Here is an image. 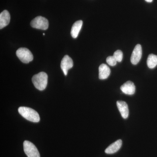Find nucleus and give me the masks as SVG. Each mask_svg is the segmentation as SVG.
<instances>
[{
	"label": "nucleus",
	"instance_id": "nucleus-13",
	"mask_svg": "<svg viewBox=\"0 0 157 157\" xmlns=\"http://www.w3.org/2000/svg\"><path fill=\"white\" fill-rule=\"evenodd\" d=\"M82 25V20L77 21L74 23L71 29V35L73 38L76 39L78 37L79 32Z\"/></svg>",
	"mask_w": 157,
	"mask_h": 157
},
{
	"label": "nucleus",
	"instance_id": "nucleus-15",
	"mask_svg": "<svg viewBox=\"0 0 157 157\" xmlns=\"http://www.w3.org/2000/svg\"><path fill=\"white\" fill-rule=\"evenodd\" d=\"M113 56L116 60L117 62H121L122 60L123 54V52L121 51L118 50L114 52Z\"/></svg>",
	"mask_w": 157,
	"mask_h": 157
},
{
	"label": "nucleus",
	"instance_id": "nucleus-6",
	"mask_svg": "<svg viewBox=\"0 0 157 157\" xmlns=\"http://www.w3.org/2000/svg\"><path fill=\"white\" fill-rule=\"evenodd\" d=\"M73 60L69 56L66 55L62 59L61 63V68L65 76L68 74V70L73 67Z\"/></svg>",
	"mask_w": 157,
	"mask_h": 157
},
{
	"label": "nucleus",
	"instance_id": "nucleus-7",
	"mask_svg": "<svg viewBox=\"0 0 157 157\" xmlns=\"http://www.w3.org/2000/svg\"><path fill=\"white\" fill-rule=\"evenodd\" d=\"M142 48L140 44L136 45L132 52L131 58V63L133 65H137L141 59L142 56Z\"/></svg>",
	"mask_w": 157,
	"mask_h": 157
},
{
	"label": "nucleus",
	"instance_id": "nucleus-8",
	"mask_svg": "<svg viewBox=\"0 0 157 157\" xmlns=\"http://www.w3.org/2000/svg\"><path fill=\"white\" fill-rule=\"evenodd\" d=\"M121 89L124 94L129 95H133L135 92V84L131 81H128L125 82L121 86Z\"/></svg>",
	"mask_w": 157,
	"mask_h": 157
},
{
	"label": "nucleus",
	"instance_id": "nucleus-18",
	"mask_svg": "<svg viewBox=\"0 0 157 157\" xmlns=\"http://www.w3.org/2000/svg\"><path fill=\"white\" fill-rule=\"evenodd\" d=\"M43 36H45V34H44V33H43Z\"/></svg>",
	"mask_w": 157,
	"mask_h": 157
},
{
	"label": "nucleus",
	"instance_id": "nucleus-10",
	"mask_svg": "<svg viewBox=\"0 0 157 157\" xmlns=\"http://www.w3.org/2000/svg\"><path fill=\"white\" fill-rule=\"evenodd\" d=\"M122 144L121 140L119 139L113 142L109 145L105 151V152L107 154H112L115 153L121 148Z\"/></svg>",
	"mask_w": 157,
	"mask_h": 157
},
{
	"label": "nucleus",
	"instance_id": "nucleus-5",
	"mask_svg": "<svg viewBox=\"0 0 157 157\" xmlns=\"http://www.w3.org/2000/svg\"><path fill=\"white\" fill-rule=\"evenodd\" d=\"M48 24V20L42 16H38L35 17L31 22V25L32 27L39 29H47Z\"/></svg>",
	"mask_w": 157,
	"mask_h": 157
},
{
	"label": "nucleus",
	"instance_id": "nucleus-3",
	"mask_svg": "<svg viewBox=\"0 0 157 157\" xmlns=\"http://www.w3.org/2000/svg\"><path fill=\"white\" fill-rule=\"evenodd\" d=\"M16 55L22 63H29L33 59V56L30 51L25 48H18L16 51Z\"/></svg>",
	"mask_w": 157,
	"mask_h": 157
},
{
	"label": "nucleus",
	"instance_id": "nucleus-17",
	"mask_svg": "<svg viewBox=\"0 0 157 157\" xmlns=\"http://www.w3.org/2000/svg\"><path fill=\"white\" fill-rule=\"evenodd\" d=\"M146 2H149L151 3V2H152L153 0H145Z\"/></svg>",
	"mask_w": 157,
	"mask_h": 157
},
{
	"label": "nucleus",
	"instance_id": "nucleus-1",
	"mask_svg": "<svg viewBox=\"0 0 157 157\" xmlns=\"http://www.w3.org/2000/svg\"><path fill=\"white\" fill-rule=\"evenodd\" d=\"M18 111L20 114L27 120L33 122H38L40 121L39 113L32 108L25 107H20Z\"/></svg>",
	"mask_w": 157,
	"mask_h": 157
},
{
	"label": "nucleus",
	"instance_id": "nucleus-4",
	"mask_svg": "<svg viewBox=\"0 0 157 157\" xmlns=\"http://www.w3.org/2000/svg\"><path fill=\"white\" fill-rule=\"evenodd\" d=\"M24 151L28 157H40L37 147L30 141L25 140L23 143Z\"/></svg>",
	"mask_w": 157,
	"mask_h": 157
},
{
	"label": "nucleus",
	"instance_id": "nucleus-16",
	"mask_svg": "<svg viewBox=\"0 0 157 157\" xmlns=\"http://www.w3.org/2000/svg\"><path fill=\"white\" fill-rule=\"evenodd\" d=\"M106 61L109 66H112V67L115 66L117 63V61L113 56H108L106 59Z\"/></svg>",
	"mask_w": 157,
	"mask_h": 157
},
{
	"label": "nucleus",
	"instance_id": "nucleus-12",
	"mask_svg": "<svg viewBox=\"0 0 157 157\" xmlns=\"http://www.w3.org/2000/svg\"><path fill=\"white\" fill-rule=\"evenodd\" d=\"M99 78L101 79H105L108 78L110 74V70L105 64H102L99 68Z\"/></svg>",
	"mask_w": 157,
	"mask_h": 157
},
{
	"label": "nucleus",
	"instance_id": "nucleus-14",
	"mask_svg": "<svg viewBox=\"0 0 157 157\" xmlns=\"http://www.w3.org/2000/svg\"><path fill=\"white\" fill-rule=\"evenodd\" d=\"M147 67L150 69H154L157 65V56L151 54L148 56L147 61Z\"/></svg>",
	"mask_w": 157,
	"mask_h": 157
},
{
	"label": "nucleus",
	"instance_id": "nucleus-9",
	"mask_svg": "<svg viewBox=\"0 0 157 157\" xmlns=\"http://www.w3.org/2000/svg\"><path fill=\"white\" fill-rule=\"evenodd\" d=\"M117 105L122 117L124 119L127 118L129 115V109L127 103L123 101H117Z\"/></svg>",
	"mask_w": 157,
	"mask_h": 157
},
{
	"label": "nucleus",
	"instance_id": "nucleus-11",
	"mask_svg": "<svg viewBox=\"0 0 157 157\" xmlns=\"http://www.w3.org/2000/svg\"><path fill=\"white\" fill-rule=\"evenodd\" d=\"M10 14L7 10H4L0 14V29L8 25L10 22Z\"/></svg>",
	"mask_w": 157,
	"mask_h": 157
},
{
	"label": "nucleus",
	"instance_id": "nucleus-2",
	"mask_svg": "<svg viewBox=\"0 0 157 157\" xmlns=\"http://www.w3.org/2000/svg\"><path fill=\"white\" fill-rule=\"evenodd\" d=\"M34 86L39 90H43L48 83V75L45 72H40L34 75L32 78Z\"/></svg>",
	"mask_w": 157,
	"mask_h": 157
}]
</instances>
